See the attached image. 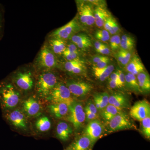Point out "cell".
<instances>
[{"label": "cell", "mask_w": 150, "mask_h": 150, "mask_svg": "<svg viewBox=\"0 0 150 150\" xmlns=\"http://www.w3.org/2000/svg\"><path fill=\"white\" fill-rule=\"evenodd\" d=\"M128 73L137 76L138 74L145 71V67L139 56L135 55L131 57L126 66Z\"/></svg>", "instance_id": "cell-20"}, {"label": "cell", "mask_w": 150, "mask_h": 150, "mask_svg": "<svg viewBox=\"0 0 150 150\" xmlns=\"http://www.w3.org/2000/svg\"><path fill=\"white\" fill-rule=\"evenodd\" d=\"M108 104L121 110L127 108L129 105V100L124 94L120 93H115L109 96Z\"/></svg>", "instance_id": "cell-19"}, {"label": "cell", "mask_w": 150, "mask_h": 150, "mask_svg": "<svg viewBox=\"0 0 150 150\" xmlns=\"http://www.w3.org/2000/svg\"><path fill=\"white\" fill-rule=\"evenodd\" d=\"M142 132L145 137L149 139L150 138V116L140 121Z\"/></svg>", "instance_id": "cell-32"}, {"label": "cell", "mask_w": 150, "mask_h": 150, "mask_svg": "<svg viewBox=\"0 0 150 150\" xmlns=\"http://www.w3.org/2000/svg\"><path fill=\"white\" fill-rule=\"evenodd\" d=\"M137 78L140 89L142 92H149L150 90V76L146 71L138 74Z\"/></svg>", "instance_id": "cell-25"}, {"label": "cell", "mask_w": 150, "mask_h": 150, "mask_svg": "<svg viewBox=\"0 0 150 150\" xmlns=\"http://www.w3.org/2000/svg\"><path fill=\"white\" fill-rule=\"evenodd\" d=\"M129 114L137 121H141L150 116V105L146 100L137 101L131 108Z\"/></svg>", "instance_id": "cell-11"}, {"label": "cell", "mask_w": 150, "mask_h": 150, "mask_svg": "<svg viewBox=\"0 0 150 150\" xmlns=\"http://www.w3.org/2000/svg\"><path fill=\"white\" fill-rule=\"evenodd\" d=\"M96 95L99 100L100 103V109L101 111L108 105L109 95L107 92L100 93L95 94Z\"/></svg>", "instance_id": "cell-33"}, {"label": "cell", "mask_w": 150, "mask_h": 150, "mask_svg": "<svg viewBox=\"0 0 150 150\" xmlns=\"http://www.w3.org/2000/svg\"><path fill=\"white\" fill-rule=\"evenodd\" d=\"M125 86L128 87V88L138 93H143L140 89L136 76L127 73L125 74Z\"/></svg>", "instance_id": "cell-26"}, {"label": "cell", "mask_w": 150, "mask_h": 150, "mask_svg": "<svg viewBox=\"0 0 150 150\" xmlns=\"http://www.w3.org/2000/svg\"><path fill=\"white\" fill-rule=\"evenodd\" d=\"M94 45L96 51H98V50L103 48V47L107 46L104 43L100 42V41H98V40H97V41L95 42Z\"/></svg>", "instance_id": "cell-44"}, {"label": "cell", "mask_w": 150, "mask_h": 150, "mask_svg": "<svg viewBox=\"0 0 150 150\" xmlns=\"http://www.w3.org/2000/svg\"><path fill=\"white\" fill-rule=\"evenodd\" d=\"M108 122L109 132L132 129L134 127L128 115L123 112L115 115Z\"/></svg>", "instance_id": "cell-10"}, {"label": "cell", "mask_w": 150, "mask_h": 150, "mask_svg": "<svg viewBox=\"0 0 150 150\" xmlns=\"http://www.w3.org/2000/svg\"><path fill=\"white\" fill-rule=\"evenodd\" d=\"M68 40H62L56 38H48L45 43L51 51L58 58L59 56H62L67 47Z\"/></svg>", "instance_id": "cell-15"}, {"label": "cell", "mask_w": 150, "mask_h": 150, "mask_svg": "<svg viewBox=\"0 0 150 150\" xmlns=\"http://www.w3.org/2000/svg\"><path fill=\"white\" fill-rule=\"evenodd\" d=\"M118 75V83L119 88H122L125 86V74L123 71L120 69L116 70Z\"/></svg>", "instance_id": "cell-37"}, {"label": "cell", "mask_w": 150, "mask_h": 150, "mask_svg": "<svg viewBox=\"0 0 150 150\" xmlns=\"http://www.w3.org/2000/svg\"><path fill=\"white\" fill-rule=\"evenodd\" d=\"M110 59L108 57L104 56H94L92 59V62L93 64H96L101 61Z\"/></svg>", "instance_id": "cell-42"}, {"label": "cell", "mask_w": 150, "mask_h": 150, "mask_svg": "<svg viewBox=\"0 0 150 150\" xmlns=\"http://www.w3.org/2000/svg\"><path fill=\"white\" fill-rule=\"evenodd\" d=\"M135 46V41L134 38L128 34H124L121 37L120 48L131 51L134 49Z\"/></svg>", "instance_id": "cell-28"}, {"label": "cell", "mask_w": 150, "mask_h": 150, "mask_svg": "<svg viewBox=\"0 0 150 150\" xmlns=\"http://www.w3.org/2000/svg\"><path fill=\"white\" fill-rule=\"evenodd\" d=\"M109 40L110 48L112 51H117L120 48L121 37L118 34L112 35Z\"/></svg>", "instance_id": "cell-34"}, {"label": "cell", "mask_w": 150, "mask_h": 150, "mask_svg": "<svg viewBox=\"0 0 150 150\" xmlns=\"http://www.w3.org/2000/svg\"><path fill=\"white\" fill-rule=\"evenodd\" d=\"M65 84L72 95L77 98L86 96L93 89L91 84L72 79L67 80Z\"/></svg>", "instance_id": "cell-9"}, {"label": "cell", "mask_w": 150, "mask_h": 150, "mask_svg": "<svg viewBox=\"0 0 150 150\" xmlns=\"http://www.w3.org/2000/svg\"><path fill=\"white\" fill-rule=\"evenodd\" d=\"M85 109L88 110L93 114L98 115V110L96 107L93 101H91V100H89L87 102L86 105V107L85 108Z\"/></svg>", "instance_id": "cell-39"}, {"label": "cell", "mask_w": 150, "mask_h": 150, "mask_svg": "<svg viewBox=\"0 0 150 150\" xmlns=\"http://www.w3.org/2000/svg\"><path fill=\"white\" fill-rule=\"evenodd\" d=\"M120 32V28L117 22L115 20V18H112V27L109 33L110 34L114 35L118 34Z\"/></svg>", "instance_id": "cell-38"}, {"label": "cell", "mask_w": 150, "mask_h": 150, "mask_svg": "<svg viewBox=\"0 0 150 150\" xmlns=\"http://www.w3.org/2000/svg\"><path fill=\"white\" fill-rule=\"evenodd\" d=\"M47 98L52 103H65L71 104L74 100L65 84L61 82L57 83Z\"/></svg>", "instance_id": "cell-7"}, {"label": "cell", "mask_w": 150, "mask_h": 150, "mask_svg": "<svg viewBox=\"0 0 150 150\" xmlns=\"http://www.w3.org/2000/svg\"><path fill=\"white\" fill-rule=\"evenodd\" d=\"M70 104L65 103H51L48 106V110L55 118H63L68 115Z\"/></svg>", "instance_id": "cell-17"}, {"label": "cell", "mask_w": 150, "mask_h": 150, "mask_svg": "<svg viewBox=\"0 0 150 150\" xmlns=\"http://www.w3.org/2000/svg\"><path fill=\"white\" fill-rule=\"evenodd\" d=\"M93 145L86 134L79 137L68 147L71 150H91Z\"/></svg>", "instance_id": "cell-18"}, {"label": "cell", "mask_w": 150, "mask_h": 150, "mask_svg": "<svg viewBox=\"0 0 150 150\" xmlns=\"http://www.w3.org/2000/svg\"><path fill=\"white\" fill-rule=\"evenodd\" d=\"M66 120L71 123L76 130L82 127L86 121V113L81 103L74 100L69 105Z\"/></svg>", "instance_id": "cell-6"}, {"label": "cell", "mask_w": 150, "mask_h": 150, "mask_svg": "<svg viewBox=\"0 0 150 150\" xmlns=\"http://www.w3.org/2000/svg\"><path fill=\"white\" fill-rule=\"evenodd\" d=\"M101 111L100 115L101 117L107 122L110 121L115 115L123 112L122 110H119L110 104H108Z\"/></svg>", "instance_id": "cell-27"}, {"label": "cell", "mask_w": 150, "mask_h": 150, "mask_svg": "<svg viewBox=\"0 0 150 150\" xmlns=\"http://www.w3.org/2000/svg\"><path fill=\"white\" fill-rule=\"evenodd\" d=\"M20 99V94L18 88L12 82L0 83V104L4 110L16 107Z\"/></svg>", "instance_id": "cell-2"}, {"label": "cell", "mask_w": 150, "mask_h": 150, "mask_svg": "<svg viewBox=\"0 0 150 150\" xmlns=\"http://www.w3.org/2000/svg\"><path fill=\"white\" fill-rule=\"evenodd\" d=\"M84 30V28L79 21L76 15L67 24L50 33L47 37L68 40L73 35Z\"/></svg>", "instance_id": "cell-5"}, {"label": "cell", "mask_w": 150, "mask_h": 150, "mask_svg": "<svg viewBox=\"0 0 150 150\" xmlns=\"http://www.w3.org/2000/svg\"><path fill=\"white\" fill-rule=\"evenodd\" d=\"M18 68L13 73L12 77V82L17 88L23 91L31 90L34 86V79L32 65Z\"/></svg>", "instance_id": "cell-3"}, {"label": "cell", "mask_w": 150, "mask_h": 150, "mask_svg": "<svg viewBox=\"0 0 150 150\" xmlns=\"http://www.w3.org/2000/svg\"><path fill=\"white\" fill-rule=\"evenodd\" d=\"M99 54H102L103 55H108L110 54V48H108L107 46L103 47L98 51H96Z\"/></svg>", "instance_id": "cell-43"}, {"label": "cell", "mask_w": 150, "mask_h": 150, "mask_svg": "<svg viewBox=\"0 0 150 150\" xmlns=\"http://www.w3.org/2000/svg\"><path fill=\"white\" fill-rule=\"evenodd\" d=\"M132 54L130 51H126L120 48L116 54V58L118 62L121 65L126 66L131 60Z\"/></svg>", "instance_id": "cell-30"}, {"label": "cell", "mask_w": 150, "mask_h": 150, "mask_svg": "<svg viewBox=\"0 0 150 150\" xmlns=\"http://www.w3.org/2000/svg\"><path fill=\"white\" fill-rule=\"evenodd\" d=\"M95 37L97 40L101 42H106L110 40L109 33L105 29H98L95 33Z\"/></svg>", "instance_id": "cell-31"}, {"label": "cell", "mask_w": 150, "mask_h": 150, "mask_svg": "<svg viewBox=\"0 0 150 150\" xmlns=\"http://www.w3.org/2000/svg\"><path fill=\"white\" fill-rule=\"evenodd\" d=\"M23 108L28 116L32 117L39 114L41 110V106L37 100L30 97L23 101Z\"/></svg>", "instance_id": "cell-14"}, {"label": "cell", "mask_w": 150, "mask_h": 150, "mask_svg": "<svg viewBox=\"0 0 150 150\" xmlns=\"http://www.w3.org/2000/svg\"><path fill=\"white\" fill-rule=\"evenodd\" d=\"M104 130L103 125L99 120H93L89 122L86 127L85 134L91 140L93 145L101 136Z\"/></svg>", "instance_id": "cell-13"}, {"label": "cell", "mask_w": 150, "mask_h": 150, "mask_svg": "<svg viewBox=\"0 0 150 150\" xmlns=\"http://www.w3.org/2000/svg\"><path fill=\"white\" fill-rule=\"evenodd\" d=\"M108 78H109V79L116 81V82L118 84V87H119L118 83V75L116 71L115 72H112V74L110 75V76Z\"/></svg>", "instance_id": "cell-45"}, {"label": "cell", "mask_w": 150, "mask_h": 150, "mask_svg": "<svg viewBox=\"0 0 150 150\" xmlns=\"http://www.w3.org/2000/svg\"><path fill=\"white\" fill-rule=\"evenodd\" d=\"M39 72L35 82V89L40 96L47 98L58 82V78L54 70Z\"/></svg>", "instance_id": "cell-4"}, {"label": "cell", "mask_w": 150, "mask_h": 150, "mask_svg": "<svg viewBox=\"0 0 150 150\" xmlns=\"http://www.w3.org/2000/svg\"><path fill=\"white\" fill-rule=\"evenodd\" d=\"M72 133V128L67 122L61 121L57 124L56 134L59 139L63 142L68 141Z\"/></svg>", "instance_id": "cell-22"}, {"label": "cell", "mask_w": 150, "mask_h": 150, "mask_svg": "<svg viewBox=\"0 0 150 150\" xmlns=\"http://www.w3.org/2000/svg\"><path fill=\"white\" fill-rule=\"evenodd\" d=\"M111 16L109 12L103 6H96L94 9L95 23L99 28L103 27L105 21Z\"/></svg>", "instance_id": "cell-23"}, {"label": "cell", "mask_w": 150, "mask_h": 150, "mask_svg": "<svg viewBox=\"0 0 150 150\" xmlns=\"http://www.w3.org/2000/svg\"><path fill=\"white\" fill-rule=\"evenodd\" d=\"M32 66L35 71L40 72L54 70L59 68L60 64L59 59L45 42L35 57Z\"/></svg>", "instance_id": "cell-1"}, {"label": "cell", "mask_w": 150, "mask_h": 150, "mask_svg": "<svg viewBox=\"0 0 150 150\" xmlns=\"http://www.w3.org/2000/svg\"><path fill=\"white\" fill-rule=\"evenodd\" d=\"M84 110L86 113V120L88 122H89L93 120H97L98 118V115L93 114L85 108Z\"/></svg>", "instance_id": "cell-40"}, {"label": "cell", "mask_w": 150, "mask_h": 150, "mask_svg": "<svg viewBox=\"0 0 150 150\" xmlns=\"http://www.w3.org/2000/svg\"><path fill=\"white\" fill-rule=\"evenodd\" d=\"M62 56L66 62L81 60L80 52L72 53V52H69L65 51L62 54Z\"/></svg>", "instance_id": "cell-35"}, {"label": "cell", "mask_w": 150, "mask_h": 150, "mask_svg": "<svg viewBox=\"0 0 150 150\" xmlns=\"http://www.w3.org/2000/svg\"><path fill=\"white\" fill-rule=\"evenodd\" d=\"M35 127L38 131L41 132H47L51 129V123L49 118L43 116L38 118L35 122Z\"/></svg>", "instance_id": "cell-29"}, {"label": "cell", "mask_w": 150, "mask_h": 150, "mask_svg": "<svg viewBox=\"0 0 150 150\" xmlns=\"http://www.w3.org/2000/svg\"><path fill=\"white\" fill-rule=\"evenodd\" d=\"M69 40L82 51H86L92 46L90 38L84 33H77L72 36Z\"/></svg>", "instance_id": "cell-16"}, {"label": "cell", "mask_w": 150, "mask_h": 150, "mask_svg": "<svg viewBox=\"0 0 150 150\" xmlns=\"http://www.w3.org/2000/svg\"><path fill=\"white\" fill-rule=\"evenodd\" d=\"M110 62V59L105 60V61H101V62H98L96 64H93V67L96 68V69H103V68H104L109 65Z\"/></svg>", "instance_id": "cell-41"}, {"label": "cell", "mask_w": 150, "mask_h": 150, "mask_svg": "<svg viewBox=\"0 0 150 150\" xmlns=\"http://www.w3.org/2000/svg\"><path fill=\"white\" fill-rule=\"evenodd\" d=\"M64 150H71L70 149H69V148H67V149H66Z\"/></svg>", "instance_id": "cell-47"}, {"label": "cell", "mask_w": 150, "mask_h": 150, "mask_svg": "<svg viewBox=\"0 0 150 150\" xmlns=\"http://www.w3.org/2000/svg\"><path fill=\"white\" fill-rule=\"evenodd\" d=\"M63 67L67 72L73 74H81L84 72L85 70V66L82 60L66 62Z\"/></svg>", "instance_id": "cell-21"}, {"label": "cell", "mask_w": 150, "mask_h": 150, "mask_svg": "<svg viewBox=\"0 0 150 150\" xmlns=\"http://www.w3.org/2000/svg\"><path fill=\"white\" fill-rule=\"evenodd\" d=\"M92 68L94 76L98 80L103 81L109 78L114 71L115 67L114 65L109 64L103 69H96L93 67Z\"/></svg>", "instance_id": "cell-24"}, {"label": "cell", "mask_w": 150, "mask_h": 150, "mask_svg": "<svg viewBox=\"0 0 150 150\" xmlns=\"http://www.w3.org/2000/svg\"><path fill=\"white\" fill-rule=\"evenodd\" d=\"M79 21L83 26H92L94 24V9L92 5L83 1H76Z\"/></svg>", "instance_id": "cell-8"}, {"label": "cell", "mask_w": 150, "mask_h": 150, "mask_svg": "<svg viewBox=\"0 0 150 150\" xmlns=\"http://www.w3.org/2000/svg\"><path fill=\"white\" fill-rule=\"evenodd\" d=\"M108 84H109V87L111 89L119 88V87H118V84L116 81L109 79Z\"/></svg>", "instance_id": "cell-46"}, {"label": "cell", "mask_w": 150, "mask_h": 150, "mask_svg": "<svg viewBox=\"0 0 150 150\" xmlns=\"http://www.w3.org/2000/svg\"><path fill=\"white\" fill-rule=\"evenodd\" d=\"M4 12L2 7L0 5V40L4 36Z\"/></svg>", "instance_id": "cell-36"}, {"label": "cell", "mask_w": 150, "mask_h": 150, "mask_svg": "<svg viewBox=\"0 0 150 150\" xmlns=\"http://www.w3.org/2000/svg\"><path fill=\"white\" fill-rule=\"evenodd\" d=\"M6 119L16 129L25 131L28 128L27 121L23 112L19 109L12 110L6 113Z\"/></svg>", "instance_id": "cell-12"}]
</instances>
